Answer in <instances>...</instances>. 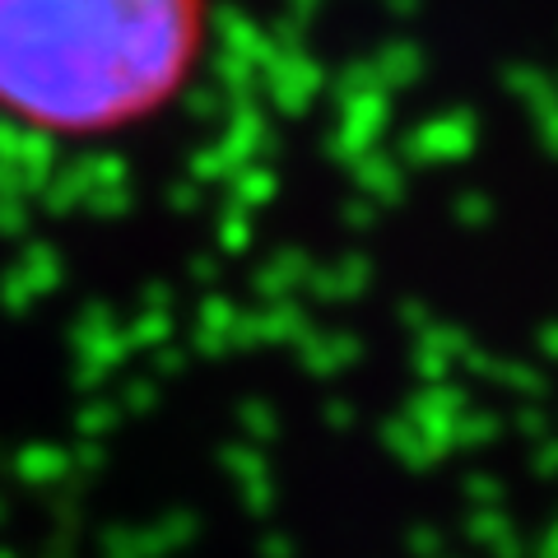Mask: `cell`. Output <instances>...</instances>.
Returning a JSON list of instances; mask_svg holds the SVG:
<instances>
[{
    "label": "cell",
    "mask_w": 558,
    "mask_h": 558,
    "mask_svg": "<svg viewBox=\"0 0 558 558\" xmlns=\"http://www.w3.org/2000/svg\"><path fill=\"white\" fill-rule=\"evenodd\" d=\"M215 0H0V117L51 140L159 121L209 51Z\"/></svg>",
    "instance_id": "obj_1"
}]
</instances>
